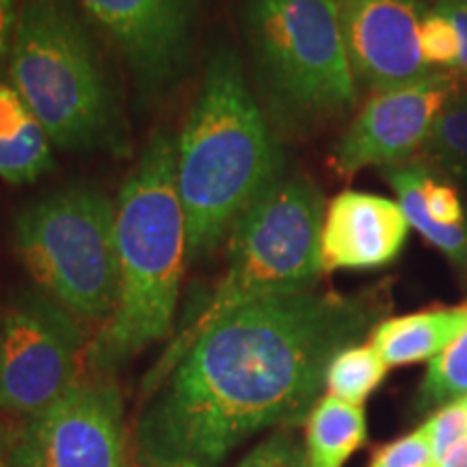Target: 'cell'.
Returning <instances> with one entry per match:
<instances>
[{"instance_id":"277c9868","label":"cell","mask_w":467,"mask_h":467,"mask_svg":"<svg viewBox=\"0 0 467 467\" xmlns=\"http://www.w3.org/2000/svg\"><path fill=\"white\" fill-rule=\"evenodd\" d=\"M9 76L55 148L128 154L119 96L74 0H22Z\"/></svg>"},{"instance_id":"7402d4cb","label":"cell","mask_w":467,"mask_h":467,"mask_svg":"<svg viewBox=\"0 0 467 467\" xmlns=\"http://www.w3.org/2000/svg\"><path fill=\"white\" fill-rule=\"evenodd\" d=\"M236 467H309L307 452L299 437L290 429L268 435L254 451L244 454Z\"/></svg>"},{"instance_id":"9c48e42d","label":"cell","mask_w":467,"mask_h":467,"mask_svg":"<svg viewBox=\"0 0 467 467\" xmlns=\"http://www.w3.org/2000/svg\"><path fill=\"white\" fill-rule=\"evenodd\" d=\"M11 467H134L115 379L85 375L55 405L28 418L9 452Z\"/></svg>"},{"instance_id":"8992f818","label":"cell","mask_w":467,"mask_h":467,"mask_svg":"<svg viewBox=\"0 0 467 467\" xmlns=\"http://www.w3.org/2000/svg\"><path fill=\"white\" fill-rule=\"evenodd\" d=\"M325 203L306 175H284L232 227L227 265L213 295L169 344L159 364L173 359L203 329L234 309L271 296L312 290L318 282Z\"/></svg>"},{"instance_id":"7c38bea8","label":"cell","mask_w":467,"mask_h":467,"mask_svg":"<svg viewBox=\"0 0 467 467\" xmlns=\"http://www.w3.org/2000/svg\"><path fill=\"white\" fill-rule=\"evenodd\" d=\"M355 80L381 93L433 74L420 44V0H336Z\"/></svg>"},{"instance_id":"52a82bcc","label":"cell","mask_w":467,"mask_h":467,"mask_svg":"<svg viewBox=\"0 0 467 467\" xmlns=\"http://www.w3.org/2000/svg\"><path fill=\"white\" fill-rule=\"evenodd\" d=\"M14 247L37 288L80 323H107L119 285L117 202L107 191L72 182L26 203Z\"/></svg>"},{"instance_id":"603a6c76","label":"cell","mask_w":467,"mask_h":467,"mask_svg":"<svg viewBox=\"0 0 467 467\" xmlns=\"http://www.w3.org/2000/svg\"><path fill=\"white\" fill-rule=\"evenodd\" d=\"M420 429L424 431L437 463L452 446H457L463 437H467V407L463 400L443 405Z\"/></svg>"},{"instance_id":"f1b7e54d","label":"cell","mask_w":467,"mask_h":467,"mask_svg":"<svg viewBox=\"0 0 467 467\" xmlns=\"http://www.w3.org/2000/svg\"><path fill=\"white\" fill-rule=\"evenodd\" d=\"M435 467H467V437H463L457 446H452L451 451L443 454Z\"/></svg>"},{"instance_id":"7a4b0ae2","label":"cell","mask_w":467,"mask_h":467,"mask_svg":"<svg viewBox=\"0 0 467 467\" xmlns=\"http://www.w3.org/2000/svg\"><path fill=\"white\" fill-rule=\"evenodd\" d=\"M284 175V151L241 57L230 46H217L175 139V186L189 260L206 258L227 241L234 223Z\"/></svg>"},{"instance_id":"3957f363","label":"cell","mask_w":467,"mask_h":467,"mask_svg":"<svg viewBox=\"0 0 467 467\" xmlns=\"http://www.w3.org/2000/svg\"><path fill=\"white\" fill-rule=\"evenodd\" d=\"M189 260L186 219L175 186V137L151 134L117 197L119 285L109 320L85 353L89 375L113 377L171 331Z\"/></svg>"},{"instance_id":"e0dca14e","label":"cell","mask_w":467,"mask_h":467,"mask_svg":"<svg viewBox=\"0 0 467 467\" xmlns=\"http://www.w3.org/2000/svg\"><path fill=\"white\" fill-rule=\"evenodd\" d=\"M388 368L389 366L370 344L368 347L353 344L331 359L327 368L325 388L329 389V396H336L350 405H364L368 396L383 383Z\"/></svg>"},{"instance_id":"d4e9b609","label":"cell","mask_w":467,"mask_h":467,"mask_svg":"<svg viewBox=\"0 0 467 467\" xmlns=\"http://www.w3.org/2000/svg\"><path fill=\"white\" fill-rule=\"evenodd\" d=\"M422 197L426 213L431 214V219H433L435 223L446 227L463 225V203H461L459 192L454 191L451 184L437 182L435 178H431V173H426L422 182Z\"/></svg>"},{"instance_id":"484cf974","label":"cell","mask_w":467,"mask_h":467,"mask_svg":"<svg viewBox=\"0 0 467 467\" xmlns=\"http://www.w3.org/2000/svg\"><path fill=\"white\" fill-rule=\"evenodd\" d=\"M33 121L28 107L14 87L0 80V143H9Z\"/></svg>"},{"instance_id":"44dd1931","label":"cell","mask_w":467,"mask_h":467,"mask_svg":"<svg viewBox=\"0 0 467 467\" xmlns=\"http://www.w3.org/2000/svg\"><path fill=\"white\" fill-rule=\"evenodd\" d=\"M420 44L426 66L433 72H452L459 61V33L451 17L437 9H426L420 26Z\"/></svg>"},{"instance_id":"ffe728a7","label":"cell","mask_w":467,"mask_h":467,"mask_svg":"<svg viewBox=\"0 0 467 467\" xmlns=\"http://www.w3.org/2000/svg\"><path fill=\"white\" fill-rule=\"evenodd\" d=\"M52 143L35 117L20 137L9 143H0V178L11 184L35 182L44 173L52 171Z\"/></svg>"},{"instance_id":"ba28073f","label":"cell","mask_w":467,"mask_h":467,"mask_svg":"<svg viewBox=\"0 0 467 467\" xmlns=\"http://www.w3.org/2000/svg\"><path fill=\"white\" fill-rule=\"evenodd\" d=\"M83 323L42 288L11 296L0 317V411L35 418L80 379Z\"/></svg>"},{"instance_id":"f546056e","label":"cell","mask_w":467,"mask_h":467,"mask_svg":"<svg viewBox=\"0 0 467 467\" xmlns=\"http://www.w3.org/2000/svg\"><path fill=\"white\" fill-rule=\"evenodd\" d=\"M0 467H11V465H9V461H5V459H3V454H0Z\"/></svg>"},{"instance_id":"4316f807","label":"cell","mask_w":467,"mask_h":467,"mask_svg":"<svg viewBox=\"0 0 467 467\" xmlns=\"http://www.w3.org/2000/svg\"><path fill=\"white\" fill-rule=\"evenodd\" d=\"M437 11H441L443 16L451 17V22L457 28L459 33V61L457 67L452 69V78L457 83L461 93H467V7L461 3H454V0H435V7Z\"/></svg>"},{"instance_id":"5b68a950","label":"cell","mask_w":467,"mask_h":467,"mask_svg":"<svg viewBox=\"0 0 467 467\" xmlns=\"http://www.w3.org/2000/svg\"><path fill=\"white\" fill-rule=\"evenodd\" d=\"M255 98L284 132L306 134L358 107L336 0H241Z\"/></svg>"},{"instance_id":"5bb4252c","label":"cell","mask_w":467,"mask_h":467,"mask_svg":"<svg viewBox=\"0 0 467 467\" xmlns=\"http://www.w3.org/2000/svg\"><path fill=\"white\" fill-rule=\"evenodd\" d=\"M467 327V306L424 309L381 320L372 327L370 347L388 366L435 359Z\"/></svg>"},{"instance_id":"8fae6325","label":"cell","mask_w":467,"mask_h":467,"mask_svg":"<svg viewBox=\"0 0 467 467\" xmlns=\"http://www.w3.org/2000/svg\"><path fill=\"white\" fill-rule=\"evenodd\" d=\"M459 93L451 72L375 93L331 148V169L348 180L368 167L402 165L422 150L437 117Z\"/></svg>"},{"instance_id":"83f0119b","label":"cell","mask_w":467,"mask_h":467,"mask_svg":"<svg viewBox=\"0 0 467 467\" xmlns=\"http://www.w3.org/2000/svg\"><path fill=\"white\" fill-rule=\"evenodd\" d=\"M22 0H0V76L9 69Z\"/></svg>"},{"instance_id":"ac0fdd59","label":"cell","mask_w":467,"mask_h":467,"mask_svg":"<svg viewBox=\"0 0 467 467\" xmlns=\"http://www.w3.org/2000/svg\"><path fill=\"white\" fill-rule=\"evenodd\" d=\"M420 151L429 165L467 182V93L441 110Z\"/></svg>"},{"instance_id":"cb8c5ba5","label":"cell","mask_w":467,"mask_h":467,"mask_svg":"<svg viewBox=\"0 0 467 467\" xmlns=\"http://www.w3.org/2000/svg\"><path fill=\"white\" fill-rule=\"evenodd\" d=\"M370 467H435V457L424 431L418 429L381 448Z\"/></svg>"},{"instance_id":"2e32d148","label":"cell","mask_w":467,"mask_h":467,"mask_svg":"<svg viewBox=\"0 0 467 467\" xmlns=\"http://www.w3.org/2000/svg\"><path fill=\"white\" fill-rule=\"evenodd\" d=\"M426 167L420 165H399L392 167L388 171V180L392 184V189L399 195V206L405 213L409 225H413L416 230L431 244H435L441 254H446L448 258L454 262H467V227H446L435 223L431 219V214L424 208V197H422V182L426 178Z\"/></svg>"},{"instance_id":"30bf717a","label":"cell","mask_w":467,"mask_h":467,"mask_svg":"<svg viewBox=\"0 0 467 467\" xmlns=\"http://www.w3.org/2000/svg\"><path fill=\"white\" fill-rule=\"evenodd\" d=\"M91 28L113 46L143 100L184 80L192 63L200 0H74Z\"/></svg>"},{"instance_id":"9a60e30c","label":"cell","mask_w":467,"mask_h":467,"mask_svg":"<svg viewBox=\"0 0 467 467\" xmlns=\"http://www.w3.org/2000/svg\"><path fill=\"white\" fill-rule=\"evenodd\" d=\"M364 405H350L336 396H323L306 422L309 467H342L366 443Z\"/></svg>"},{"instance_id":"4fadbf2b","label":"cell","mask_w":467,"mask_h":467,"mask_svg":"<svg viewBox=\"0 0 467 467\" xmlns=\"http://www.w3.org/2000/svg\"><path fill=\"white\" fill-rule=\"evenodd\" d=\"M409 221L399 202L372 192L344 191L329 202L320 230L323 273L370 271L400 255Z\"/></svg>"},{"instance_id":"6da1fadb","label":"cell","mask_w":467,"mask_h":467,"mask_svg":"<svg viewBox=\"0 0 467 467\" xmlns=\"http://www.w3.org/2000/svg\"><path fill=\"white\" fill-rule=\"evenodd\" d=\"M381 314L370 296L303 290L225 314L145 377L134 424L143 467H217L265 429L307 422L340 350Z\"/></svg>"},{"instance_id":"d6986e66","label":"cell","mask_w":467,"mask_h":467,"mask_svg":"<svg viewBox=\"0 0 467 467\" xmlns=\"http://www.w3.org/2000/svg\"><path fill=\"white\" fill-rule=\"evenodd\" d=\"M467 399V327L431 359L420 400L424 407H443Z\"/></svg>"},{"instance_id":"4dcf8cb0","label":"cell","mask_w":467,"mask_h":467,"mask_svg":"<svg viewBox=\"0 0 467 467\" xmlns=\"http://www.w3.org/2000/svg\"><path fill=\"white\" fill-rule=\"evenodd\" d=\"M433 3H435V0H433ZM454 3H461V5H465V7H467V0H454Z\"/></svg>"},{"instance_id":"1f68e13d","label":"cell","mask_w":467,"mask_h":467,"mask_svg":"<svg viewBox=\"0 0 467 467\" xmlns=\"http://www.w3.org/2000/svg\"><path fill=\"white\" fill-rule=\"evenodd\" d=\"M180 467H197V465H180Z\"/></svg>"}]
</instances>
